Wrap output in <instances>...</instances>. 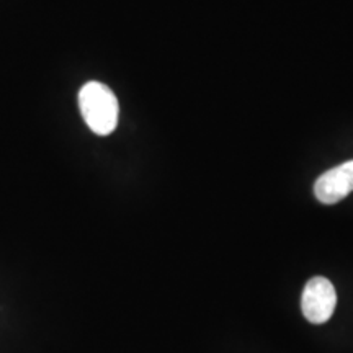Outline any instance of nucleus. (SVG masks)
<instances>
[{
    "label": "nucleus",
    "mask_w": 353,
    "mask_h": 353,
    "mask_svg": "<svg viewBox=\"0 0 353 353\" xmlns=\"http://www.w3.org/2000/svg\"><path fill=\"white\" fill-rule=\"evenodd\" d=\"M79 107L87 126L95 134L108 136L117 130L120 107L117 97L105 83L87 82L79 92Z\"/></svg>",
    "instance_id": "f257e3e1"
},
{
    "label": "nucleus",
    "mask_w": 353,
    "mask_h": 353,
    "mask_svg": "<svg viewBox=\"0 0 353 353\" xmlns=\"http://www.w3.org/2000/svg\"><path fill=\"white\" fill-rule=\"evenodd\" d=\"M337 306V293L327 278L314 276L304 286L301 311L311 324H324L332 317Z\"/></svg>",
    "instance_id": "f03ea898"
},
{
    "label": "nucleus",
    "mask_w": 353,
    "mask_h": 353,
    "mask_svg": "<svg viewBox=\"0 0 353 353\" xmlns=\"http://www.w3.org/2000/svg\"><path fill=\"white\" fill-rule=\"evenodd\" d=\"M353 192V161L322 174L314 183V195L324 205H335Z\"/></svg>",
    "instance_id": "7ed1b4c3"
}]
</instances>
